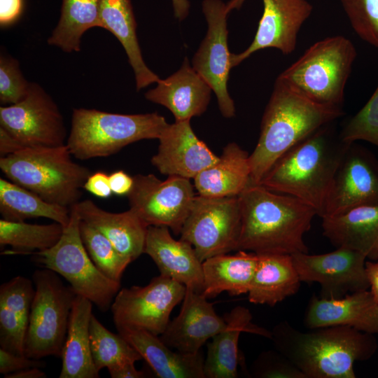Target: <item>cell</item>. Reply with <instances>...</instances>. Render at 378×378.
Returning <instances> with one entry per match:
<instances>
[{
	"instance_id": "obj_27",
	"label": "cell",
	"mask_w": 378,
	"mask_h": 378,
	"mask_svg": "<svg viewBox=\"0 0 378 378\" xmlns=\"http://www.w3.org/2000/svg\"><path fill=\"white\" fill-rule=\"evenodd\" d=\"M32 280L16 276L0 286V348L24 355V340L35 288Z\"/></svg>"
},
{
	"instance_id": "obj_2",
	"label": "cell",
	"mask_w": 378,
	"mask_h": 378,
	"mask_svg": "<svg viewBox=\"0 0 378 378\" xmlns=\"http://www.w3.org/2000/svg\"><path fill=\"white\" fill-rule=\"evenodd\" d=\"M335 122L318 129L284 153L260 185L298 198L322 215L337 169L349 146Z\"/></svg>"
},
{
	"instance_id": "obj_7",
	"label": "cell",
	"mask_w": 378,
	"mask_h": 378,
	"mask_svg": "<svg viewBox=\"0 0 378 378\" xmlns=\"http://www.w3.org/2000/svg\"><path fill=\"white\" fill-rule=\"evenodd\" d=\"M167 124L157 113L120 114L75 108L66 144L79 160L107 157L132 143L158 139Z\"/></svg>"
},
{
	"instance_id": "obj_23",
	"label": "cell",
	"mask_w": 378,
	"mask_h": 378,
	"mask_svg": "<svg viewBox=\"0 0 378 378\" xmlns=\"http://www.w3.org/2000/svg\"><path fill=\"white\" fill-rule=\"evenodd\" d=\"M226 327L207 345L204 361L205 378H237L239 361L238 343L243 332L272 338V332L252 323L248 309L237 306L223 316Z\"/></svg>"
},
{
	"instance_id": "obj_48",
	"label": "cell",
	"mask_w": 378,
	"mask_h": 378,
	"mask_svg": "<svg viewBox=\"0 0 378 378\" xmlns=\"http://www.w3.org/2000/svg\"><path fill=\"white\" fill-rule=\"evenodd\" d=\"M365 271L370 284V290L378 300V260L366 261Z\"/></svg>"
},
{
	"instance_id": "obj_32",
	"label": "cell",
	"mask_w": 378,
	"mask_h": 378,
	"mask_svg": "<svg viewBox=\"0 0 378 378\" xmlns=\"http://www.w3.org/2000/svg\"><path fill=\"white\" fill-rule=\"evenodd\" d=\"M248 299L255 304L276 305L295 294L300 279L291 255L258 254Z\"/></svg>"
},
{
	"instance_id": "obj_17",
	"label": "cell",
	"mask_w": 378,
	"mask_h": 378,
	"mask_svg": "<svg viewBox=\"0 0 378 378\" xmlns=\"http://www.w3.org/2000/svg\"><path fill=\"white\" fill-rule=\"evenodd\" d=\"M262 3L263 13L254 38L244 51L231 55L232 67L265 48L291 54L296 48L298 33L313 10L307 0H262Z\"/></svg>"
},
{
	"instance_id": "obj_26",
	"label": "cell",
	"mask_w": 378,
	"mask_h": 378,
	"mask_svg": "<svg viewBox=\"0 0 378 378\" xmlns=\"http://www.w3.org/2000/svg\"><path fill=\"white\" fill-rule=\"evenodd\" d=\"M322 228L323 235L336 247L352 248L370 260H378V204L323 218Z\"/></svg>"
},
{
	"instance_id": "obj_15",
	"label": "cell",
	"mask_w": 378,
	"mask_h": 378,
	"mask_svg": "<svg viewBox=\"0 0 378 378\" xmlns=\"http://www.w3.org/2000/svg\"><path fill=\"white\" fill-rule=\"evenodd\" d=\"M291 255L300 281L320 284L321 298H339L370 288L365 271L367 258L358 251L337 247L323 254Z\"/></svg>"
},
{
	"instance_id": "obj_20",
	"label": "cell",
	"mask_w": 378,
	"mask_h": 378,
	"mask_svg": "<svg viewBox=\"0 0 378 378\" xmlns=\"http://www.w3.org/2000/svg\"><path fill=\"white\" fill-rule=\"evenodd\" d=\"M304 324L310 329L344 326L378 334V300L369 289L339 298L313 296L305 313Z\"/></svg>"
},
{
	"instance_id": "obj_6",
	"label": "cell",
	"mask_w": 378,
	"mask_h": 378,
	"mask_svg": "<svg viewBox=\"0 0 378 378\" xmlns=\"http://www.w3.org/2000/svg\"><path fill=\"white\" fill-rule=\"evenodd\" d=\"M353 43L344 36L312 44L277 80L317 104L342 108L344 89L356 57Z\"/></svg>"
},
{
	"instance_id": "obj_10",
	"label": "cell",
	"mask_w": 378,
	"mask_h": 378,
	"mask_svg": "<svg viewBox=\"0 0 378 378\" xmlns=\"http://www.w3.org/2000/svg\"><path fill=\"white\" fill-rule=\"evenodd\" d=\"M241 214L237 197H210L195 195L181 232L198 258L206 259L237 251Z\"/></svg>"
},
{
	"instance_id": "obj_22",
	"label": "cell",
	"mask_w": 378,
	"mask_h": 378,
	"mask_svg": "<svg viewBox=\"0 0 378 378\" xmlns=\"http://www.w3.org/2000/svg\"><path fill=\"white\" fill-rule=\"evenodd\" d=\"M211 90L185 58L181 68L166 79H160L155 88L145 93V98L168 108L175 121H184L205 112Z\"/></svg>"
},
{
	"instance_id": "obj_19",
	"label": "cell",
	"mask_w": 378,
	"mask_h": 378,
	"mask_svg": "<svg viewBox=\"0 0 378 378\" xmlns=\"http://www.w3.org/2000/svg\"><path fill=\"white\" fill-rule=\"evenodd\" d=\"M226 325L204 295L186 288L179 314L169 322L160 338L178 351L196 354Z\"/></svg>"
},
{
	"instance_id": "obj_1",
	"label": "cell",
	"mask_w": 378,
	"mask_h": 378,
	"mask_svg": "<svg viewBox=\"0 0 378 378\" xmlns=\"http://www.w3.org/2000/svg\"><path fill=\"white\" fill-rule=\"evenodd\" d=\"M241 214L239 250L257 254L308 253L304 235L317 216L298 198L250 183L238 195Z\"/></svg>"
},
{
	"instance_id": "obj_28",
	"label": "cell",
	"mask_w": 378,
	"mask_h": 378,
	"mask_svg": "<svg viewBox=\"0 0 378 378\" xmlns=\"http://www.w3.org/2000/svg\"><path fill=\"white\" fill-rule=\"evenodd\" d=\"M251 183L249 155L236 143L227 144L217 162L194 178L198 195L237 197Z\"/></svg>"
},
{
	"instance_id": "obj_8",
	"label": "cell",
	"mask_w": 378,
	"mask_h": 378,
	"mask_svg": "<svg viewBox=\"0 0 378 378\" xmlns=\"http://www.w3.org/2000/svg\"><path fill=\"white\" fill-rule=\"evenodd\" d=\"M32 281L35 293L24 340V356L36 360L49 356L61 357L77 294L49 269L36 270Z\"/></svg>"
},
{
	"instance_id": "obj_43",
	"label": "cell",
	"mask_w": 378,
	"mask_h": 378,
	"mask_svg": "<svg viewBox=\"0 0 378 378\" xmlns=\"http://www.w3.org/2000/svg\"><path fill=\"white\" fill-rule=\"evenodd\" d=\"M83 188L100 198H107L113 193L109 183V175L101 171L91 174L85 181Z\"/></svg>"
},
{
	"instance_id": "obj_44",
	"label": "cell",
	"mask_w": 378,
	"mask_h": 378,
	"mask_svg": "<svg viewBox=\"0 0 378 378\" xmlns=\"http://www.w3.org/2000/svg\"><path fill=\"white\" fill-rule=\"evenodd\" d=\"M112 192L117 195H127L134 185V178L122 170L112 172L109 175Z\"/></svg>"
},
{
	"instance_id": "obj_31",
	"label": "cell",
	"mask_w": 378,
	"mask_h": 378,
	"mask_svg": "<svg viewBox=\"0 0 378 378\" xmlns=\"http://www.w3.org/2000/svg\"><path fill=\"white\" fill-rule=\"evenodd\" d=\"M100 27L120 42L134 71L136 90L158 83L160 78L144 61L136 33V23L130 0H100Z\"/></svg>"
},
{
	"instance_id": "obj_41",
	"label": "cell",
	"mask_w": 378,
	"mask_h": 378,
	"mask_svg": "<svg viewBox=\"0 0 378 378\" xmlns=\"http://www.w3.org/2000/svg\"><path fill=\"white\" fill-rule=\"evenodd\" d=\"M253 373L262 378H306L287 358L271 351L260 354L253 363Z\"/></svg>"
},
{
	"instance_id": "obj_16",
	"label": "cell",
	"mask_w": 378,
	"mask_h": 378,
	"mask_svg": "<svg viewBox=\"0 0 378 378\" xmlns=\"http://www.w3.org/2000/svg\"><path fill=\"white\" fill-rule=\"evenodd\" d=\"M378 204V160L356 142L345 153L333 178L321 218Z\"/></svg>"
},
{
	"instance_id": "obj_12",
	"label": "cell",
	"mask_w": 378,
	"mask_h": 378,
	"mask_svg": "<svg viewBox=\"0 0 378 378\" xmlns=\"http://www.w3.org/2000/svg\"><path fill=\"white\" fill-rule=\"evenodd\" d=\"M0 125L23 148L61 146L67 140L64 118L57 104L36 83H31L22 100L0 107Z\"/></svg>"
},
{
	"instance_id": "obj_47",
	"label": "cell",
	"mask_w": 378,
	"mask_h": 378,
	"mask_svg": "<svg viewBox=\"0 0 378 378\" xmlns=\"http://www.w3.org/2000/svg\"><path fill=\"white\" fill-rule=\"evenodd\" d=\"M23 147L0 127V155L1 157L13 153Z\"/></svg>"
},
{
	"instance_id": "obj_24",
	"label": "cell",
	"mask_w": 378,
	"mask_h": 378,
	"mask_svg": "<svg viewBox=\"0 0 378 378\" xmlns=\"http://www.w3.org/2000/svg\"><path fill=\"white\" fill-rule=\"evenodd\" d=\"M118 332L139 353L157 377L205 378L202 351H174L159 336L141 329L121 328Z\"/></svg>"
},
{
	"instance_id": "obj_51",
	"label": "cell",
	"mask_w": 378,
	"mask_h": 378,
	"mask_svg": "<svg viewBox=\"0 0 378 378\" xmlns=\"http://www.w3.org/2000/svg\"><path fill=\"white\" fill-rule=\"evenodd\" d=\"M246 0H230L227 4V8L230 13L233 9H239Z\"/></svg>"
},
{
	"instance_id": "obj_21",
	"label": "cell",
	"mask_w": 378,
	"mask_h": 378,
	"mask_svg": "<svg viewBox=\"0 0 378 378\" xmlns=\"http://www.w3.org/2000/svg\"><path fill=\"white\" fill-rule=\"evenodd\" d=\"M144 253L152 258L160 274L170 277L195 292L202 293V262L189 242L172 237L169 227H148Z\"/></svg>"
},
{
	"instance_id": "obj_38",
	"label": "cell",
	"mask_w": 378,
	"mask_h": 378,
	"mask_svg": "<svg viewBox=\"0 0 378 378\" xmlns=\"http://www.w3.org/2000/svg\"><path fill=\"white\" fill-rule=\"evenodd\" d=\"M340 135L348 144L361 140L378 147V85L364 106L346 122Z\"/></svg>"
},
{
	"instance_id": "obj_45",
	"label": "cell",
	"mask_w": 378,
	"mask_h": 378,
	"mask_svg": "<svg viewBox=\"0 0 378 378\" xmlns=\"http://www.w3.org/2000/svg\"><path fill=\"white\" fill-rule=\"evenodd\" d=\"M22 0H0V24L6 26L15 22L20 15Z\"/></svg>"
},
{
	"instance_id": "obj_33",
	"label": "cell",
	"mask_w": 378,
	"mask_h": 378,
	"mask_svg": "<svg viewBox=\"0 0 378 378\" xmlns=\"http://www.w3.org/2000/svg\"><path fill=\"white\" fill-rule=\"evenodd\" d=\"M0 213L7 220L46 218L64 227L71 217L70 208L48 202L32 191L3 178H0Z\"/></svg>"
},
{
	"instance_id": "obj_9",
	"label": "cell",
	"mask_w": 378,
	"mask_h": 378,
	"mask_svg": "<svg viewBox=\"0 0 378 378\" xmlns=\"http://www.w3.org/2000/svg\"><path fill=\"white\" fill-rule=\"evenodd\" d=\"M70 210L69 223L58 242L49 249L29 254L36 256L37 265L65 279L77 295L88 299L106 312L120 289V282L106 277L93 263L80 236V216L75 206Z\"/></svg>"
},
{
	"instance_id": "obj_36",
	"label": "cell",
	"mask_w": 378,
	"mask_h": 378,
	"mask_svg": "<svg viewBox=\"0 0 378 378\" xmlns=\"http://www.w3.org/2000/svg\"><path fill=\"white\" fill-rule=\"evenodd\" d=\"M90 347L97 370H111L142 359L139 353L119 333L114 334L92 314L90 323Z\"/></svg>"
},
{
	"instance_id": "obj_42",
	"label": "cell",
	"mask_w": 378,
	"mask_h": 378,
	"mask_svg": "<svg viewBox=\"0 0 378 378\" xmlns=\"http://www.w3.org/2000/svg\"><path fill=\"white\" fill-rule=\"evenodd\" d=\"M45 366L46 363L41 360L32 359L0 348V373L4 376L28 368H42Z\"/></svg>"
},
{
	"instance_id": "obj_5",
	"label": "cell",
	"mask_w": 378,
	"mask_h": 378,
	"mask_svg": "<svg viewBox=\"0 0 378 378\" xmlns=\"http://www.w3.org/2000/svg\"><path fill=\"white\" fill-rule=\"evenodd\" d=\"M66 144L56 147H24L0 158V169L10 181L45 201L72 207L82 196L90 169L73 161Z\"/></svg>"
},
{
	"instance_id": "obj_46",
	"label": "cell",
	"mask_w": 378,
	"mask_h": 378,
	"mask_svg": "<svg viewBox=\"0 0 378 378\" xmlns=\"http://www.w3.org/2000/svg\"><path fill=\"white\" fill-rule=\"evenodd\" d=\"M112 378H145L147 374L144 371L136 369L134 363H126L108 370Z\"/></svg>"
},
{
	"instance_id": "obj_29",
	"label": "cell",
	"mask_w": 378,
	"mask_h": 378,
	"mask_svg": "<svg viewBox=\"0 0 378 378\" xmlns=\"http://www.w3.org/2000/svg\"><path fill=\"white\" fill-rule=\"evenodd\" d=\"M93 303L77 295L69 316L59 378H98L91 353L90 323Z\"/></svg>"
},
{
	"instance_id": "obj_30",
	"label": "cell",
	"mask_w": 378,
	"mask_h": 378,
	"mask_svg": "<svg viewBox=\"0 0 378 378\" xmlns=\"http://www.w3.org/2000/svg\"><path fill=\"white\" fill-rule=\"evenodd\" d=\"M259 260L258 254L239 250L234 255L220 254L202 262L204 286L207 299L223 292L230 295L248 293Z\"/></svg>"
},
{
	"instance_id": "obj_11",
	"label": "cell",
	"mask_w": 378,
	"mask_h": 378,
	"mask_svg": "<svg viewBox=\"0 0 378 378\" xmlns=\"http://www.w3.org/2000/svg\"><path fill=\"white\" fill-rule=\"evenodd\" d=\"M186 291L185 285L162 274L146 286L120 289L111 307L115 328L141 329L160 336Z\"/></svg>"
},
{
	"instance_id": "obj_49",
	"label": "cell",
	"mask_w": 378,
	"mask_h": 378,
	"mask_svg": "<svg viewBox=\"0 0 378 378\" xmlns=\"http://www.w3.org/2000/svg\"><path fill=\"white\" fill-rule=\"evenodd\" d=\"M4 378H46V374L41 370V368L32 367L25 368L15 372L7 374Z\"/></svg>"
},
{
	"instance_id": "obj_4",
	"label": "cell",
	"mask_w": 378,
	"mask_h": 378,
	"mask_svg": "<svg viewBox=\"0 0 378 378\" xmlns=\"http://www.w3.org/2000/svg\"><path fill=\"white\" fill-rule=\"evenodd\" d=\"M343 114L342 108L312 102L276 79L262 118L258 143L249 155L251 183L259 184L284 153Z\"/></svg>"
},
{
	"instance_id": "obj_37",
	"label": "cell",
	"mask_w": 378,
	"mask_h": 378,
	"mask_svg": "<svg viewBox=\"0 0 378 378\" xmlns=\"http://www.w3.org/2000/svg\"><path fill=\"white\" fill-rule=\"evenodd\" d=\"M82 242L97 269L106 277L120 282L123 272L132 261L121 254L99 230L80 220Z\"/></svg>"
},
{
	"instance_id": "obj_18",
	"label": "cell",
	"mask_w": 378,
	"mask_h": 378,
	"mask_svg": "<svg viewBox=\"0 0 378 378\" xmlns=\"http://www.w3.org/2000/svg\"><path fill=\"white\" fill-rule=\"evenodd\" d=\"M152 164L164 175L193 178L218 161L206 144L195 134L190 120L167 124L158 139Z\"/></svg>"
},
{
	"instance_id": "obj_39",
	"label": "cell",
	"mask_w": 378,
	"mask_h": 378,
	"mask_svg": "<svg viewBox=\"0 0 378 378\" xmlns=\"http://www.w3.org/2000/svg\"><path fill=\"white\" fill-rule=\"evenodd\" d=\"M358 36L378 48V0H340Z\"/></svg>"
},
{
	"instance_id": "obj_13",
	"label": "cell",
	"mask_w": 378,
	"mask_h": 378,
	"mask_svg": "<svg viewBox=\"0 0 378 378\" xmlns=\"http://www.w3.org/2000/svg\"><path fill=\"white\" fill-rule=\"evenodd\" d=\"M127 195L130 209L148 225L165 226L180 234L195 195L190 179L169 176L165 181L153 174H137Z\"/></svg>"
},
{
	"instance_id": "obj_14",
	"label": "cell",
	"mask_w": 378,
	"mask_h": 378,
	"mask_svg": "<svg viewBox=\"0 0 378 378\" xmlns=\"http://www.w3.org/2000/svg\"><path fill=\"white\" fill-rule=\"evenodd\" d=\"M202 10L208 31L192 58V66L214 92L223 116L232 118L235 107L227 85L232 68L227 46V4L220 0H204Z\"/></svg>"
},
{
	"instance_id": "obj_25",
	"label": "cell",
	"mask_w": 378,
	"mask_h": 378,
	"mask_svg": "<svg viewBox=\"0 0 378 378\" xmlns=\"http://www.w3.org/2000/svg\"><path fill=\"white\" fill-rule=\"evenodd\" d=\"M74 206L80 220L102 233L121 254L134 261L144 253L148 226L132 209L111 213L90 200Z\"/></svg>"
},
{
	"instance_id": "obj_50",
	"label": "cell",
	"mask_w": 378,
	"mask_h": 378,
	"mask_svg": "<svg viewBox=\"0 0 378 378\" xmlns=\"http://www.w3.org/2000/svg\"><path fill=\"white\" fill-rule=\"evenodd\" d=\"M174 15L179 20L185 19L189 13L188 0H172Z\"/></svg>"
},
{
	"instance_id": "obj_34",
	"label": "cell",
	"mask_w": 378,
	"mask_h": 378,
	"mask_svg": "<svg viewBox=\"0 0 378 378\" xmlns=\"http://www.w3.org/2000/svg\"><path fill=\"white\" fill-rule=\"evenodd\" d=\"M99 11L100 0H62L59 20L48 43L66 52L80 51L83 34L100 27Z\"/></svg>"
},
{
	"instance_id": "obj_35",
	"label": "cell",
	"mask_w": 378,
	"mask_h": 378,
	"mask_svg": "<svg viewBox=\"0 0 378 378\" xmlns=\"http://www.w3.org/2000/svg\"><path fill=\"white\" fill-rule=\"evenodd\" d=\"M64 227L57 222L48 225L25 221L0 220V244L10 246L13 251L4 254H29L54 246L61 238Z\"/></svg>"
},
{
	"instance_id": "obj_3",
	"label": "cell",
	"mask_w": 378,
	"mask_h": 378,
	"mask_svg": "<svg viewBox=\"0 0 378 378\" xmlns=\"http://www.w3.org/2000/svg\"><path fill=\"white\" fill-rule=\"evenodd\" d=\"M301 332L279 324L272 332L276 348L306 378H355L354 363L376 352L374 335L344 326Z\"/></svg>"
},
{
	"instance_id": "obj_40",
	"label": "cell",
	"mask_w": 378,
	"mask_h": 378,
	"mask_svg": "<svg viewBox=\"0 0 378 378\" xmlns=\"http://www.w3.org/2000/svg\"><path fill=\"white\" fill-rule=\"evenodd\" d=\"M31 83L24 77L18 60L10 57H0V102L4 106L15 104L28 94Z\"/></svg>"
}]
</instances>
